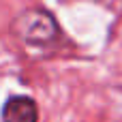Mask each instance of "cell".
Instances as JSON below:
<instances>
[{"mask_svg":"<svg viewBox=\"0 0 122 122\" xmlns=\"http://www.w3.org/2000/svg\"><path fill=\"white\" fill-rule=\"evenodd\" d=\"M15 32L28 45H47L58 36L56 19L45 11H26L15 21Z\"/></svg>","mask_w":122,"mask_h":122,"instance_id":"obj_1","label":"cell"},{"mask_svg":"<svg viewBox=\"0 0 122 122\" xmlns=\"http://www.w3.org/2000/svg\"><path fill=\"white\" fill-rule=\"evenodd\" d=\"M39 109L30 97H11L2 107V122H36Z\"/></svg>","mask_w":122,"mask_h":122,"instance_id":"obj_2","label":"cell"}]
</instances>
